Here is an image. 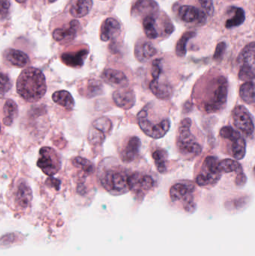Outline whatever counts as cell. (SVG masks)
Instances as JSON below:
<instances>
[{"label":"cell","instance_id":"1","mask_svg":"<svg viewBox=\"0 0 255 256\" xmlns=\"http://www.w3.org/2000/svg\"><path fill=\"white\" fill-rule=\"evenodd\" d=\"M16 92L28 103L40 100L46 92V78L43 72L32 67L22 70L16 80Z\"/></svg>","mask_w":255,"mask_h":256},{"label":"cell","instance_id":"2","mask_svg":"<svg viewBox=\"0 0 255 256\" xmlns=\"http://www.w3.org/2000/svg\"><path fill=\"white\" fill-rule=\"evenodd\" d=\"M99 180L102 186L112 195H122L128 192L130 174L118 164L109 160H105L100 164L98 170Z\"/></svg>","mask_w":255,"mask_h":256},{"label":"cell","instance_id":"3","mask_svg":"<svg viewBox=\"0 0 255 256\" xmlns=\"http://www.w3.org/2000/svg\"><path fill=\"white\" fill-rule=\"evenodd\" d=\"M202 108L208 114L220 112L227 104L229 84L224 76L213 78L206 86Z\"/></svg>","mask_w":255,"mask_h":256},{"label":"cell","instance_id":"4","mask_svg":"<svg viewBox=\"0 0 255 256\" xmlns=\"http://www.w3.org/2000/svg\"><path fill=\"white\" fill-rule=\"evenodd\" d=\"M138 124L144 134L152 138H161L167 134L171 128V121L167 117L153 120L147 104L137 114Z\"/></svg>","mask_w":255,"mask_h":256},{"label":"cell","instance_id":"5","mask_svg":"<svg viewBox=\"0 0 255 256\" xmlns=\"http://www.w3.org/2000/svg\"><path fill=\"white\" fill-rule=\"evenodd\" d=\"M192 121L184 118L181 121L178 131L177 147L180 153L187 158L199 156L202 152V147L191 131Z\"/></svg>","mask_w":255,"mask_h":256},{"label":"cell","instance_id":"6","mask_svg":"<svg viewBox=\"0 0 255 256\" xmlns=\"http://www.w3.org/2000/svg\"><path fill=\"white\" fill-rule=\"evenodd\" d=\"M196 186L190 182H180L175 184L169 190V196L173 202L182 206L183 209L188 213H193L196 209L194 200Z\"/></svg>","mask_w":255,"mask_h":256},{"label":"cell","instance_id":"7","mask_svg":"<svg viewBox=\"0 0 255 256\" xmlns=\"http://www.w3.org/2000/svg\"><path fill=\"white\" fill-rule=\"evenodd\" d=\"M220 136L228 141V154L236 160L244 159L247 152V142L239 131L231 126H226L220 130Z\"/></svg>","mask_w":255,"mask_h":256},{"label":"cell","instance_id":"8","mask_svg":"<svg viewBox=\"0 0 255 256\" xmlns=\"http://www.w3.org/2000/svg\"><path fill=\"white\" fill-rule=\"evenodd\" d=\"M222 176L223 173L219 168L218 158L209 156L202 164L200 172L196 177V184L202 188L212 186L220 180Z\"/></svg>","mask_w":255,"mask_h":256},{"label":"cell","instance_id":"9","mask_svg":"<svg viewBox=\"0 0 255 256\" xmlns=\"http://www.w3.org/2000/svg\"><path fill=\"white\" fill-rule=\"evenodd\" d=\"M37 166L46 176L52 177L58 172L61 167L59 155L50 147H43L39 152Z\"/></svg>","mask_w":255,"mask_h":256},{"label":"cell","instance_id":"10","mask_svg":"<svg viewBox=\"0 0 255 256\" xmlns=\"http://www.w3.org/2000/svg\"><path fill=\"white\" fill-rule=\"evenodd\" d=\"M129 190L131 191L137 197L145 196L147 194L156 186V180L148 174L140 172H134L128 178Z\"/></svg>","mask_w":255,"mask_h":256},{"label":"cell","instance_id":"11","mask_svg":"<svg viewBox=\"0 0 255 256\" xmlns=\"http://www.w3.org/2000/svg\"><path fill=\"white\" fill-rule=\"evenodd\" d=\"M234 124L238 130L251 136L254 134L255 124L253 116L244 106H238L232 112Z\"/></svg>","mask_w":255,"mask_h":256},{"label":"cell","instance_id":"12","mask_svg":"<svg viewBox=\"0 0 255 256\" xmlns=\"http://www.w3.org/2000/svg\"><path fill=\"white\" fill-rule=\"evenodd\" d=\"M112 99L117 106L124 110L133 108L136 100L134 91L127 86L116 90L112 94Z\"/></svg>","mask_w":255,"mask_h":256},{"label":"cell","instance_id":"13","mask_svg":"<svg viewBox=\"0 0 255 256\" xmlns=\"http://www.w3.org/2000/svg\"><path fill=\"white\" fill-rule=\"evenodd\" d=\"M141 146L142 142L139 137H130L120 152L121 161L124 164H130L134 161L139 156Z\"/></svg>","mask_w":255,"mask_h":256},{"label":"cell","instance_id":"14","mask_svg":"<svg viewBox=\"0 0 255 256\" xmlns=\"http://www.w3.org/2000/svg\"><path fill=\"white\" fill-rule=\"evenodd\" d=\"M180 19L187 24L198 22L203 24L206 22L207 14L203 10L191 6H183L178 9Z\"/></svg>","mask_w":255,"mask_h":256},{"label":"cell","instance_id":"15","mask_svg":"<svg viewBox=\"0 0 255 256\" xmlns=\"http://www.w3.org/2000/svg\"><path fill=\"white\" fill-rule=\"evenodd\" d=\"M159 6L154 0H137L132 7L134 16H155L159 12Z\"/></svg>","mask_w":255,"mask_h":256},{"label":"cell","instance_id":"16","mask_svg":"<svg viewBox=\"0 0 255 256\" xmlns=\"http://www.w3.org/2000/svg\"><path fill=\"white\" fill-rule=\"evenodd\" d=\"M150 90L151 92L160 100H169L173 96L174 90L172 85L166 80L158 79H153L150 82Z\"/></svg>","mask_w":255,"mask_h":256},{"label":"cell","instance_id":"17","mask_svg":"<svg viewBox=\"0 0 255 256\" xmlns=\"http://www.w3.org/2000/svg\"><path fill=\"white\" fill-rule=\"evenodd\" d=\"M79 22L76 20L70 21L68 27L56 28L52 33V38L54 40L59 43H67L73 40L76 37L77 30L79 28Z\"/></svg>","mask_w":255,"mask_h":256},{"label":"cell","instance_id":"18","mask_svg":"<svg viewBox=\"0 0 255 256\" xmlns=\"http://www.w3.org/2000/svg\"><path fill=\"white\" fill-rule=\"evenodd\" d=\"M157 49L151 42L140 40L135 45V57L140 62H146L157 54Z\"/></svg>","mask_w":255,"mask_h":256},{"label":"cell","instance_id":"19","mask_svg":"<svg viewBox=\"0 0 255 256\" xmlns=\"http://www.w3.org/2000/svg\"><path fill=\"white\" fill-rule=\"evenodd\" d=\"M79 91L84 97L92 98L103 94V84L97 80H88L84 81L82 85L79 86Z\"/></svg>","mask_w":255,"mask_h":256},{"label":"cell","instance_id":"20","mask_svg":"<svg viewBox=\"0 0 255 256\" xmlns=\"http://www.w3.org/2000/svg\"><path fill=\"white\" fill-rule=\"evenodd\" d=\"M102 78L106 84L113 86L126 87L128 79L124 72L115 69H106L102 74Z\"/></svg>","mask_w":255,"mask_h":256},{"label":"cell","instance_id":"21","mask_svg":"<svg viewBox=\"0 0 255 256\" xmlns=\"http://www.w3.org/2000/svg\"><path fill=\"white\" fill-rule=\"evenodd\" d=\"M121 32V25L119 22L114 19L109 18L103 21L100 28V39L102 42H108L111 38H113L115 36L119 34Z\"/></svg>","mask_w":255,"mask_h":256},{"label":"cell","instance_id":"22","mask_svg":"<svg viewBox=\"0 0 255 256\" xmlns=\"http://www.w3.org/2000/svg\"><path fill=\"white\" fill-rule=\"evenodd\" d=\"M32 191L26 182H19L15 194V201L21 208H26L31 204Z\"/></svg>","mask_w":255,"mask_h":256},{"label":"cell","instance_id":"23","mask_svg":"<svg viewBox=\"0 0 255 256\" xmlns=\"http://www.w3.org/2000/svg\"><path fill=\"white\" fill-rule=\"evenodd\" d=\"M4 60L17 68H24L29 63V58L25 52L14 49H7L3 54Z\"/></svg>","mask_w":255,"mask_h":256},{"label":"cell","instance_id":"24","mask_svg":"<svg viewBox=\"0 0 255 256\" xmlns=\"http://www.w3.org/2000/svg\"><path fill=\"white\" fill-rule=\"evenodd\" d=\"M88 54L87 50H81L77 52H64L61 56V60L64 64L69 67L80 68L83 66Z\"/></svg>","mask_w":255,"mask_h":256},{"label":"cell","instance_id":"25","mask_svg":"<svg viewBox=\"0 0 255 256\" xmlns=\"http://www.w3.org/2000/svg\"><path fill=\"white\" fill-rule=\"evenodd\" d=\"M92 6V0H71L70 14L73 18H84L89 13Z\"/></svg>","mask_w":255,"mask_h":256},{"label":"cell","instance_id":"26","mask_svg":"<svg viewBox=\"0 0 255 256\" xmlns=\"http://www.w3.org/2000/svg\"><path fill=\"white\" fill-rule=\"evenodd\" d=\"M255 42L249 44L239 54L237 62L240 67L247 66L255 68Z\"/></svg>","mask_w":255,"mask_h":256},{"label":"cell","instance_id":"27","mask_svg":"<svg viewBox=\"0 0 255 256\" xmlns=\"http://www.w3.org/2000/svg\"><path fill=\"white\" fill-rule=\"evenodd\" d=\"M52 98L55 104L68 110H71L74 108L75 102L73 96L65 90L55 92L52 94Z\"/></svg>","mask_w":255,"mask_h":256},{"label":"cell","instance_id":"28","mask_svg":"<svg viewBox=\"0 0 255 256\" xmlns=\"http://www.w3.org/2000/svg\"><path fill=\"white\" fill-rule=\"evenodd\" d=\"M3 112H4L3 123H4V126H11L13 124V120L17 117V104L13 100L7 99L5 103H4V108H3Z\"/></svg>","mask_w":255,"mask_h":256},{"label":"cell","instance_id":"29","mask_svg":"<svg viewBox=\"0 0 255 256\" xmlns=\"http://www.w3.org/2000/svg\"><path fill=\"white\" fill-rule=\"evenodd\" d=\"M153 159L157 171L161 174H164L167 171L168 158L169 154L165 149L158 148L153 152Z\"/></svg>","mask_w":255,"mask_h":256},{"label":"cell","instance_id":"30","mask_svg":"<svg viewBox=\"0 0 255 256\" xmlns=\"http://www.w3.org/2000/svg\"><path fill=\"white\" fill-rule=\"evenodd\" d=\"M219 168L222 173L235 172L236 174L244 172L242 166L236 160L225 159L219 161Z\"/></svg>","mask_w":255,"mask_h":256},{"label":"cell","instance_id":"31","mask_svg":"<svg viewBox=\"0 0 255 256\" xmlns=\"http://www.w3.org/2000/svg\"><path fill=\"white\" fill-rule=\"evenodd\" d=\"M230 9L234 12V16L226 21V28H232L242 25L246 20L245 12L244 9L238 7H232Z\"/></svg>","mask_w":255,"mask_h":256},{"label":"cell","instance_id":"32","mask_svg":"<svg viewBox=\"0 0 255 256\" xmlns=\"http://www.w3.org/2000/svg\"><path fill=\"white\" fill-rule=\"evenodd\" d=\"M240 96L245 103L248 104H255L254 82H246L240 88Z\"/></svg>","mask_w":255,"mask_h":256},{"label":"cell","instance_id":"33","mask_svg":"<svg viewBox=\"0 0 255 256\" xmlns=\"http://www.w3.org/2000/svg\"><path fill=\"white\" fill-rule=\"evenodd\" d=\"M196 32L193 31H188L184 32L178 40L175 48V52L178 57H184L187 54V46L189 40L196 37Z\"/></svg>","mask_w":255,"mask_h":256},{"label":"cell","instance_id":"34","mask_svg":"<svg viewBox=\"0 0 255 256\" xmlns=\"http://www.w3.org/2000/svg\"><path fill=\"white\" fill-rule=\"evenodd\" d=\"M143 28L145 34L148 38L155 39L158 37L159 33L156 27L155 16H148L144 18Z\"/></svg>","mask_w":255,"mask_h":256},{"label":"cell","instance_id":"35","mask_svg":"<svg viewBox=\"0 0 255 256\" xmlns=\"http://www.w3.org/2000/svg\"><path fill=\"white\" fill-rule=\"evenodd\" d=\"M72 164L76 168H80L86 176L93 174L94 172V166L91 161L82 156H76L72 160Z\"/></svg>","mask_w":255,"mask_h":256},{"label":"cell","instance_id":"36","mask_svg":"<svg viewBox=\"0 0 255 256\" xmlns=\"http://www.w3.org/2000/svg\"><path fill=\"white\" fill-rule=\"evenodd\" d=\"M88 140L90 144L92 146H101L106 140V134L91 126L88 131Z\"/></svg>","mask_w":255,"mask_h":256},{"label":"cell","instance_id":"37","mask_svg":"<svg viewBox=\"0 0 255 256\" xmlns=\"http://www.w3.org/2000/svg\"><path fill=\"white\" fill-rule=\"evenodd\" d=\"M12 84L10 78L5 74L0 72V98H3L11 88Z\"/></svg>","mask_w":255,"mask_h":256},{"label":"cell","instance_id":"38","mask_svg":"<svg viewBox=\"0 0 255 256\" xmlns=\"http://www.w3.org/2000/svg\"><path fill=\"white\" fill-rule=\"evenodd\" d=\"M91 126L100 130L104 134H107L112 129V122L109 118H106V117H100V118L96 120L92 123V126Z\"/></svg>","mask_w":255,"mask_h":256},{"label":"cell","instance_id":"39","mask_svg":"<svg viewBox=\"0 0 255 256\" xmlns=\"http://www.w3.org/2000/svg\"><path fill=\"white\" fill-rule=\"evenodd\" d=\"M238 78L244 82H253L255 79V68L247 66H242L239 70Z\"/></svg>","mask_w":255,"mask_h":256},{"label":"cell","instance_id":"40","mask_svg":"<svg viewBox=\"0 0 255 256\" xmlns=\"http://www.w3.org/2000/svg\"><path fill=\"white\" fill-rule=\"evenodd\" d=\"M162 72H163L162 60L159 58L154 60L152 62V67H151V76L153 79H158L161 75Z\"/></svg>","mask_w":255,"mask_h":256},{"label":"cell","instance_id":"41","mask_svg":"<svg viewBox=\"0 0 255 256\" xmlns=\"http://www.w3.org/2000/svg\"><path fill=\"white\" fill-rule=\"evenodd\" d=\"M201 6L204 9L203 12L206 14L207 16H211L214 14V7L213 0H199Z\"/></svg>","mask_w":255,"mask_h":256},{"label":"cell","instance_id":"42","mask_svg":"<svg viewBox=\"0 0 255 256\" xmlns=\"http://www.w3.org/2000/svg\"><path fill=\"white\" fill-rule=\"evenodd\" d=\"M226 50V44L225 42H220L217 44L216 48L215 54L214 55V58L215 60H219L222 58L224 55Z\"/></svg>","mask_w":255,"mask_h":256},{"label":"cell","instance_id":"43","mask_svg":"<svg viewBox=\"0 0 255 256\" xmlns=\"http://www.w3.org/2000/svg\"><path fill=\"white\" fill-rule=\"evenodd\" d=\"M10 6V2L9 0H0V16H5Z\"/></svg>","mask_w":255,"mask_h":256},{"label":"cell","instance_id":"44","mask_svg":"<svg viewBox=\"0 0 255 256\" xmlns=\"http://www.w3.org/2000/svg\"><path fill=\"white\" fill-rule=\"evenodd\" d=\"M247 178L244 172L237 174L236 178H235V184L238 186H243L247 184Z\"/></svg>","mask_w":255,"mask_h":256},{"label":"cell","instance_id":"45","mask_svg":"<svg viewBox=\"0 0 255 256\" xmlns=\"http://www.w3.org/2000/svg\"><path fill=\"white\" fill-rule=\"evenodd\" d=\"M46 184L49 186L55 188L56 190H59L60 185H61V182L58 179L54 178L52 177H49L47 180H46Z\"/></svg>","mask_w":255,"mask_h":256},{"label":"cell","instance_id":"46","mask_svg":"<svg viewBox=\"0 0 255 256\" xmlns=\"http://www.w3.org/2000/svg\"><path fill=\"white\" fill-rule=\"evenodd\" d=\"M16 1L19 3H23L25 2L26 1V0H16Z\"/></svg>","mask_w":255,"mask_h":256},{"label":"cell","instance_id":"47","mask_svg":"<svg viewBox=\"0 0 255 256\" xmlns=\"http://www.w3.org/2000/svg\"><path fill=\"white\" fill-rule=\"evenodd\" d=\"M56 1H57V0H48V2H49V3H53Z\"/></svg>","mask_w":255,"mask_h":256},{"label":"cell","instance_id":"48","mask_svg":"<svg viewBox=\"0 0 255 256\" xmlns=\"http://www.w3.org/2000/svg\"><path fill=\"white\" fill-rule=\"evenodd\" d=\"M0 132H1V127H0Z\"/></svg>","mask_w":255,"mask_h":256}]
</instances>
